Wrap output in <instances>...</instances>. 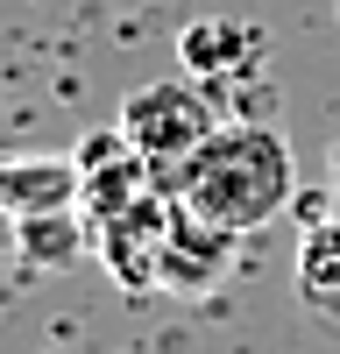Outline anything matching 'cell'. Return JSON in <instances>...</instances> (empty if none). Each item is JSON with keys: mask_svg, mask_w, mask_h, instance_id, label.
Segmentation results:
<instances>
[{"mask_svg": "<svg viewBox=\"0 0 340 354\" xmlns=\"http://www.w3.org/2000/svg\"><path fill=\"white\" fill-rule=\"evenodd\" d=\"M170 192L227 234H255L291 205L298 163H291V142H283L276 121H220L170 170Z\"/></svg>", "mask_w": 340, "mask_h": 354, "instance_id": "1", "label": "cell"}, {"mask_svg": "<svg viewBox=\"0 0 340 354\" xmlns=\"http://www.w3.org/2000/svg\"><path fill=\"white\" fill-rule=\"evenodd\" d=\"M121 128L170 185V170L220 128V100H213V85H191V78H149L121 100Z\"/></svg>", "mask_w": 340, "mask_h": 354, "instance_id": "2", "label": "cell"}, {"mask_svg": "<svg viewBox=\"0 0 340 354\" xmlns=\"http://www.w3.org/2000/svg\"><path fill=\"white\" fill-rule=\"evenodd\" d=\"M163 227H170V185L149 192L142 205H128V213L93 220V255H100V270L121 283L128 298L163 290Z\"/></svg>", "mask_w": 340, "mask_h": 354, "instance_id": "3", "label": "cell"}, {"mask_svg": "<svg viewBox=\"0 0 340 354\" xmlns=\"http://www.w3.org/2000/svg\"><path fill=\"white\" fill-rule=\"evenodd\" d=\"M178 64L191 78H206L213 93H234V85H255L270 64V36L263 21L248 15H198L178 28Z\"/></svg>", "mask_w": 340, "mask_h": 354, "instance_id": "4", "label": "cell"}, {"mask_svg": "<svg viewBox=\"0 0 340 354\" xmlns=\"http://www.w3.org/2000/svg\"><path fill=\"white\" fill-rule=\"evenodd\" d=\"M234 241H241V234L213 227L206 213H191V205L170 192V227H163V290H170V298H206V290H220L227 270H234Z\"/></svg>", "mask_w": 340, "mask_h": 354, "instance_id": "5", "label": "cell"}, {"mask_svg": "<svg viewBox=\"0 0 340 354\" xmlns=\"http://www.w3.org/2000/svg\"><path fill=\"white\" fill-rule=\"evenodd\" d=\"M71 205H85L78 156H0V213H8V220L71 213Z\"/></svg>", "mask_w": 340, "mask_h": 354, "instance_id": "6", "label": "cell"}, {"mask_svg": "<svg viewBox=\"0 0 340 354\" xmlns=\"http://www.w3.org/2000/svg\"><path fill=\"white\" fill-rule=\"evenodd\" d=\"M85 248H93V220H85V205L15 220V255L28 262V270H71Z\"/></svg>", "mask_w": 340, "mask_h": 354, "instance_id": "7", "label": "cell"}, {"mask_svg": "<svg viewBox=\"0 0 340 354\" xmlns=\"http://www.w3.org/2000/svg\"><path fill=\"white\" fill-rule=\"evenodd\" d=\"M298 290L319 319H340V205H326L298 241Z\"/></svg>", "mask_w": 340, "mask_h": 354, "instance_id": "8", "label": "cell"}, {"mask_svg": "<svg viewBox=\"0 0 340 354\" xmlns=\"http://www.w3.org/2000/svg\"><path fill=\"white\" fill-rule=\"evenodd\" d=\"M333 185H340V142H333Z\"/></svg>", "mask_w": 340, "mask_h": 354, "instance_id": "9", "label": "cell"}]
</instances>
